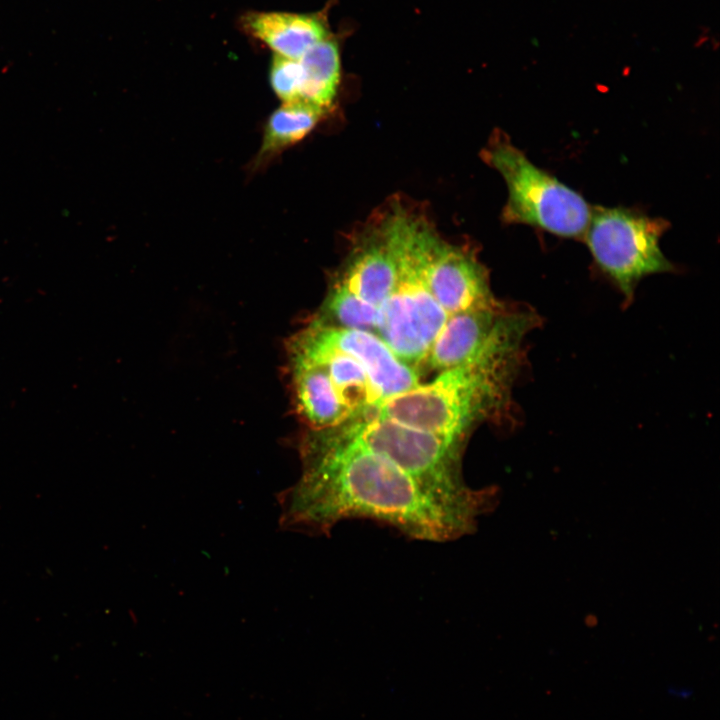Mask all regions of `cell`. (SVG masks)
<instances>
[{
	"label": "cell",
	"mask_w": 720,
	"mask_h": 720,
	"mask_svg": "<svg viewBox=\"0 0 720 720\" xmlns=\"http://www.w3.org/2000/svg\"><path fill=\"white\" fill-rule=\"evenodd\" d=\"M300 480L280 497L281 527L328 534L339 522L366 518L420 541L472 534L494 501L465 502L425 486L391 461L329 433L307 446Z\"/></svg>",
	"instance_id": "1"
},
{
	"label": "cell",
	"mask_w": 720,
	"mask_h": 720,
	"mask_svg": "<svg viewBox=\"0 0 720 720\" xmlns=\"http://www.w3.org/2000/svg\"><path fill=\"white\" fill-rule=\"evenodd\" d=\"M537 322L533 312L515 310L472 358L364 414L462 441L476 420L503 409L509 400L524 335Z\"/></svg>",
	"instance_id": "2"
},
{
	"label": "cell",
	"mask_w": 720,
	"mask_h": 720,
	"mask_svg": "<svg viewBox=\"0 0 720 720\" xmlns=\"http://www.w3.org/2000/svg\"><path fill=\"white\" fill-rule=\"evenodd\" d=\"M394 251L395 286L379 308L376 333L412 368L426 361L448 314L432 296L426 270L437 234L416 216L395 211L384 220Z\"/></svg>",
	"instance_id": "3"
},
{
	"label": "cell",
	"mask_w": 720,
	"mask_h": 720,
	"mask_svg": "<svg viewBox=\"0 0 720 720\" xmlns=\"http://www.w3.org/2000/svg\"><path fill=\"white\" fill-rule=\"evenodd\" d=\"M351 421V420H350ZM341 440L391 461L430 489L448 498L497 501L498 488H472L461 471V440L364 414L331 429Z\"/></svg>",
	"instance_id": "4"
},
{
	"label": "cell",
	"mask_w": 720,
	"mask_h": 720,
	"mask_svg": "<svg viewBox=\"0 0 720 720\" xmlns=\"http://www.w3.org/2000/svg\"><path fill=\"white\" fill-rule=\"evenodd\" d=\"M484 158L504 178L506 223L526 224L564 238H583L592 207L555 176L534 165L502 134L493 137Z\"/></svg>",
	"instance_id": "5"
},
{
	"label": "cell",
	"mask_w": 720,
	"mask_h": 720,
	"mask_svg": "<svg viewBox=\"0 0 720 720\" xmlns=\"http://www.w3.org/2000/svg\"><path fill=\"white\" fill-rule=\"evenodd\" d=\"M669 226L638 210L596 206L583 238L594 264L631 299L644 277L673 270L659 244Z\"/></svg>",
	"instance_id": "6"
},
{
	"label": "cell",
	"mask_w": 720,
	"mask_h": 720,
	"mask_svg": "<svg viewBox=\"0 0 720 720\" xmlns=\"http://www.w3.org/2000/svg\"><path fill=\"white\" fill-rule=\"evenodd\" d=\"M429 290L448 314L497 306L487 272L475 256L450 245L438 235L426 270Z\"/></svg>",
	"instance_id": "7"
},
{
	"label": "cell",
	"mask_w": 720,
	"mask_h": 720,
	"mask_svg": "<svg viewBox=\"0 0 720 720\" xmlns=\"http://www.w3.org/2000/svg\"><path fill=\"white\" fill-rule=\"evenodd\" d=\"M310 329L321 340L349 354L361 364L380 402L420 384L415 369L401 361L375 333L321 323Z\"/></svg>",
	"instance_id": "8"
},
{
	"label": "cell",
	"mask_w": 720,
	"mask_h": 720,
	"mask_svg": "<svg viewBox=\"0 0 720 720\" xmlns=\"http://www.w3.org/2000/svg\"><path fill=\"white\" fill-rule=\"evenodd\" d=\"M514 311L498 304L448 315L430 347V368L441 372L472 358Z\"/></svg>",
	"instance_id": "9"
},
{
	"label": "cell",
	"mask_w": 720,
	"mask_h": 720,
	"mask_svg": "<svg viewBox=\"0 0 720 720\" xmlns=\"http://www.w3.org/2000/svg\"><path fill=\"white\" fill-rule=\"evenodd\" d=\"M240 26L249 36L263 42L274 55L289 59H299L330 37L327 24L319 13L252 11L241 17Z\"/></svg>",
	"instance_id": "10"
},
{
	"label": "cell",
	"mask_w": 720,
	"mask_h": 720,
	"mask_svg": "<svg viewBox=\"0 0 720 720\" xmlns=\"http://www.w3.org/2000/svg\"><path fill=\"white\" fill-rule=\"evenodd\" d=\"M372 232L353 253L337 282L380 308L395 286L397 265L384 221Z\"/></svg>",
	"instance_id": "11"
},
{
	"label": "cell",
	"mask_w": 720,
	"mask_h": 720,
	"mask_svg": "<svg viewBox=\"0 0 720 720\" xmlns=\"http://www.w3.org/2000/svg\"><path fill=\"white\" fill-rule=\"evenodd\" d=\"M295 359L318 364L326 370L352 419L380 403L361 364L349 354L321 340L311 329L301 337Z\"/></svg>",
	"instance_id": "12"
},
{
	"label": "cell",
	"mask_w": 720,
	"mask_h": 720,
	"mask_svg": "<svg viewBox=\"0 0 720 720\" xmlns=\"http://www.w3.org/2000/svg\"><path fill=\"white\" fill-rule=\"evenodd\" d=\"M295 387L298 406L314 428L331 430L352 419L322 366L295 359Z\"/></svg>",
	"instance_id": "13"
},
{
	"label": "cell",
	"mask_w": 720,
	"mask_h": 720,
	"mask_svg": "<svg viewBox=\"0 0 720 720\" xmlns=\"http://www.w3.org/2000/svg\"><path fill=\"white\" fill-rule=\"evenodd\" d=\"M302 68L300 102L327 109L340 80V54L331 37L317 43L299 58Z\"/></svg>",
	"instance_id": "14"
},
{
	"label": "cell",
	"mask_w": 720,
	"mask_h": 720,
	"mask_svg": "<svg viewBox=\"0 0 720 720\" xmlns=\"http://www.w3.org/2000/svg\"><path fill=\"white\" fill-rule=\"evenodd\" d=\"M326 109L306 102L283 103L269 117L258 153L259 162L297 143L317 125Z\"/></svg>",
	"instance_id": "15"
},
{
	"label": "cell",
	"mask_w": 720,
	"mask_h": 720,
	"mask_svg": "<svg viewBox=\"0 0 720 720\" xmlns=\"http://www.w3.org/2000/svg\"><path fill=\"white\" fill-rule=\"evenodd\" d=\"M326 310L340 328L376 334L379 308L355 296L338 282L329 293Z\"/></svg>",
	"instance_id": "16"
},
{
	"label": "cell",
	"mask_w": 720,
	"mask_h": 720,
	"mask_svg": "<svg viewBox=\"0 0 720 720\" xmlns=\"http://www.w3.org/2000/svg\"><path fill=\"white\" fill-rule=\"evenodd\" d=\"M269 78L273 91L283 103L300 102L302 68L299 59L273 55Z\"/></svg>",
	"instance_id": "17"
},
{
	"label": "cell",
	"mask_w": 720,
	"mask_h": 720,
	"mask_svg": "<svg viewBox=\"0 0 720 720\" xmlns=\"http://www.w3.org/2000/svg\"><path fill=\"white\" fill-rule=\"evenodd\" d=\"M670 695L680 698L687 699L691 696L692 692L687 688L671 687L669 688Z\"/></svg>",
	"instance_id": "18"
}]
</instances>
